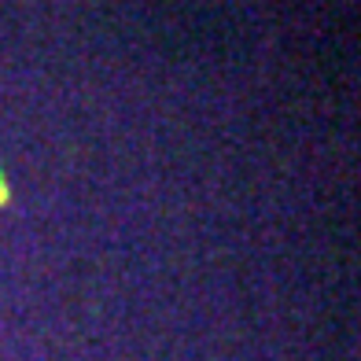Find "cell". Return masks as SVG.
<instances>
[{"label":"cell","instance_id":"1","mask_svg":"<svg viewBox=\"0 0 361 361\" xmlns=\"http://www.w3.org/2000/svg\"><path fill=\"white\" fill-rule=\"evenodd\" d=\"M8 200H11V188H8V180H4V177H0V207H4Z\"/></svg>","mask_w":361,"mask_h":361}]
</instances>
